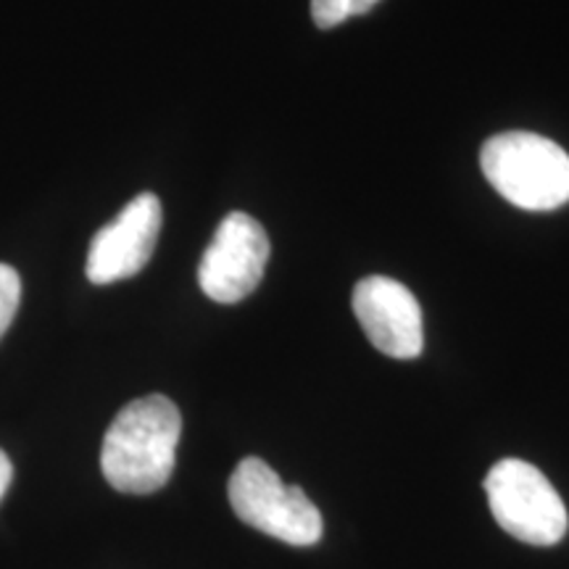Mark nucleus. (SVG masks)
<instances>
[{"mask_svg":"<svg viewBox=\"0 0 569 569\" xmlns=\"http://www.w3.org/2000/svg\"><path fill=\"white\" fill-rule=\"evenodd\" d=\"M161 230V201L140 193L98 230L88 251V280L111 284L138 274L151 261Z\"/></svg>","mask_w":569,"mask_h":569,"instance_id":"obj_7","label":"nucleus"},{"mask_svg":"<svg viewBox=\"0 0 569 569\" xmlns=\"http://www.w3.org/2000/svg\"><path fill=\"white\" fill-rule=\"evenodd\" d=\"M13 478V467L9 457H6L3 451H0V498L6 496V490H9V482Z\"/></svg>","mask_w":569,"mask_h":569,"instance_id":"obj_10","label":"nucleus"},{"mask_svg":"<svg viewBox=\"0 0 569 569\" xmlns=\"http://www.w3.org/2000/svg\"><path fill=\"white\" fill-rule=\"evenodd\" d=\"M21 301V280L17 269L9 264H0V338L6 336L13 317H17Z\"/></svg>","mask_w":569,"mask_h":569,"instance_id":"obj_9","label":"nucleus"},{"mask_svg":"<svg viewBox=\"0 0 569 569\" xmlns=\"http://www.w3.org/2000/svg\"><path fill=\"white\" fill-rule=\"evenodd\" d=\"M490 511L501 530L530 546H557L567 536V507L549 478L522 459H501L486 478Z\"/></svg>","mask_w":569,"mask_h":569,"instance_id":"obj_4","label":"nucleus"},{"mask_svg":"<svg viewBox=\"0 0 569 569\" xmlns=\"http://www.w3.org/2000/svg\"><path fill=\"white\" fill-rule=\"evenodd\" d=\"M232 511L251 525L290 546H315L322 540L325 522L319 509L298 486H284L280 475L259 457L234 467L227 486Z\"/></svg>","mask_w":569,"mask_h":569,"instance_id":"obj_3","label":"nucleus"},{"mask_svg":"<svg viewBox=\"0 0 569 569\" xmlns=\"http://www.w3.org/2000/svg\"><path fill=\"white\" fill-rule=\"evenodd\" d=\"M269 261L267 230L243 211L222 219L206 248L198 282L217 303H238L259 288Z\"/></svg>","mask_w":569,"mask_h":569,"instance_id":"obj_5","label":"nucleus"},{"mask_svg":"<svg viewBox=\"0 0 569 569\" xmlns=\"http://www.w3.org/2000/svg\"><path fill=\"white\" fill-rule=\"evenodd\" d=\"M353 315L369 343L390 359H417L425 346L422 309L407 284L372 274L353 288Z\"/></svg>","mask_w":569,"mask_h":569,"instance_id":"obj_6","label":"nucleus"},{"mask_svg":"<svg viewBox=\"0 0 569 569\" xmlns=\"http://www.w3.org/2000/svg\"><path fill=\"white\" fill-rule=\"evenodd\" d=\"M180 432V409L167 396L153 393L127 403L106 430L103 478L119 493H156L172 478Z\"/></svg>","mask_w":569,"mask_h":569,"instance_id":"obj_1","label":"nucleus"},{"mask_svg":"<svg viewBox=\"0 0 569 569\" xmlns=\"http://www.w3.org/2000/svg\"><path fill=\"white\" fill-rule=\"evenodd\" d=\"M486 180L525 211H553L569 201V153L536 132H501L480 151Z\"/></svg>","mask_w":569,"mask_h":569,"instance_id":"obj_2","label":"nucleus"},{"mask_svg":"<svg viewBox=\"0 0 569 569\" xmlns=\"http://www.w3.org/2000/svg\"><path fill=\"white\" fill-rule=\"evenodd\" d=\"M380 0H311V17L319 30H332L346 19L372 11Z\"/></svg>","mask_w":569,"mask_h":569,"instance_id":"obj_8","label":"nucleus"}]
</instances>
